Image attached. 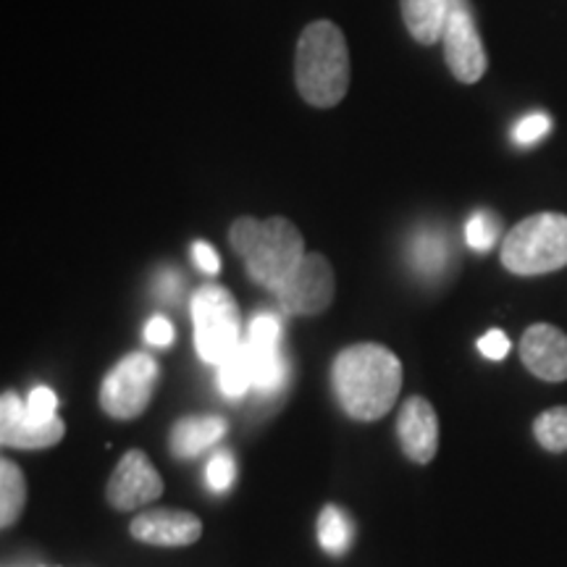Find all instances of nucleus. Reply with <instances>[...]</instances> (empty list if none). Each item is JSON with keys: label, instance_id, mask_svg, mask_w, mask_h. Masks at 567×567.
<instances>
[{"label": "nucleus", "instance_id": "obj_1", "mask_svg": "<svg viewBox=\"0 0 567 567\" xmlns=\"http://www.w3.org/2000/svg\"><path fill=\"white\" fill-rule=\"evenodd\" d=\"M331 386L347 415L354 421H379L400 396L402 363L384 344H352L337 354Z\"/></svg>", "mask_w": 567, "mask_h": 567}, {"label": "nucleus", "instance_id": "obj_2", "mask_svg": "<svg viewBox=\"0 0 567 567\" xmlns=\"http://www.w3.org/2000/svg\"><path fill=\"white\" fill-rule=\"evenodd\" d=\"M229 243L245 260L252 281L264 284L274 295L308 255L300 229L281 216L266 218V221H258L252 216L237 218L229 229Z\"/></svg>", "mask_w": 567, "mask_h": 567}, {"label": "nucleus", "instance_id": "obj_3", "mask_svg": "<svg viewBox=\"0 0 567 567\" xmlns=\"http://www.w3.org/2000/svg\"><path fill=\"white\" fill-rule=\"evenodd\" d=\"M295 80L302 101L316 109H334L350 90V51L334 21L308 24L297 42Z\"/></svg>", "mask_w": 567, "mask_h": 567}, {"label": "nucleus", "instance_id": "obj_4", "mask_svg": "<svg viewBox=\"0 0 567 567\" xmlns=\"http://www.w3.org/2000/svg\"><path fill=\"white\" fill-rule=\"evenodd\" d=\"M502 266L515 276H542L567 266V216L536 213L502 243Z\"/></svg>", "mask_w": 567, "mask_h": 567}, {"label": "nucleus", "instance_id": "obj_5", "mask_svg": "<svg viewBox=\"0 0 567 567\" xmlns=\"http://www.w3.org/2000/svg\"><path fill=\"white\" fill-rule=\"evenodd\" d=\"M197 354L210 365H221L243 347V321L234 295L218 284H205L193 297Z\"/></svg>", "mask_w": 567, "mask_h": 567}, {"label": "nucleus", "instance_id": "obj_6", "mask_svg": "<svg viewBox=\"0 0 567 567\" xmlns=\"http://www.w3.org/2000/svg\"><path fill=\"white\" fill-rule=\"evenodd\" d=\"M161 368L151 354L132 352L118 360L103 379L101 408L105 415L116 421H132L145 413L151 405L155 386H158Z\"/></svg>", "mask_w": 567, "mask_h": 567}, {"label": "nucleus", "instance_id": "obj_7", "mask_svg": "<svg viewBox=\"0 0 567 567\" xmlns=\"http://www.w3.org/2000/svg\"><path fill=\"white\" fill-rule=\"evenodd\" d=\"M334 268L318 252H308L297 271L276 292L281 308L292 316H318L334 302Z\"/></svg>", "mask_w": 567, "mask_h": 567}, {"label": "nucleus", "instance_id": "obj_8", "mask_svg": "<svg viewBox=\"0 0 567 567\" xmlns=\"http://www.w3.org/2000/svg\"><path fill=\"white\" fill-rule=\"evenodd\" d=\"M446 66L457 82L476 84L486 74V51L481 34L473 24L467 0H450V17L444 27Z\"/></svg>", "mask_w": 567, "mask_h": 567}, {"label": "nucleus", "instance_id": "obj_9", "mask_svg": "<svg viewBox=\"0 0 567 567\" xmlns=\"http://www.w3.org/2000/svg\"><path fill=\"white\" fill-rule=\"evenodd\" d=\"M66 434V423L59 415L40 417L30 413L17 392H6L0 400V442L13 450H48Z\"/></svg>", "mask_w": 567, "mask_h": 567}, {"label": "nucleus", "instance_id": "obj_10", "mask_svg": "<svg viewBox=\"0 0 567 567\" xmlns=\"http://www.w3.org/2000/svg\"><path fill=\"white\" fill-rule=\"evenodd\" d=\"M163 494V478L142 450H130L118 460L109 481V502L118 513L151 505Z\"/></svg>", "mask_w": 567, "mask_h": 567}, {"label": "nucleus", "instance_id": "obj_11", "mask_svg": "<svg viewBox=\"0 0 567 567\" xmlns=\"http://www.w3.org/2000/svg\"><path fill=\"white\" fill-rule=\"evenodd\" d=\"M279 339H281V323L276 321L274 316L264 313L252 318L245 347H247V354H250V365H252V386L266 394L281 389L284 379H287V365H284L281 360Z\"/></svg>", "mask_w": 567, "mask_h": 567}, {"label": "nucleus", "instance_id": "obj_12", "mask_svg": "<svg viewBox=\"0 0 567 567\" xmlns=\"http://www.w3.org/2000/svg\"><path fill=\"white\" fill-rule=\"evenodd\" d=\"M520 360L536 379L567 381V334L551 323H534L520 337Z\"/></svg>", "mask_w": 567, "mask_h": 567}, {"label": "nucleus", "instance_id": "obj_13", "mask_svg": "<svg viewBox=\"0 0 567 567\" xmlns=\"http://www.w3.org/2000/svg\"><path fill=\"white\" fill-rule=\"evenodd\" d=\"M130 534L153 547H189L203 536V520L184 509H147L134 517Z\"/></svg>", "mask_w": 567, "mask_h": 567}, {"label": "nucleus", "instance_id": "obj_14", "mask_svg": "<svg viewBox=\"0 0 567 567\" xmlns=\"http://www.w3.org/2000/svg\"><path fill=\"white\" fill-rule=\"evenodd\" d=\"M402 452L417 465H429L439 452V417L425 396H410L396 417Z\"/></svg>", "mask_w": 567, "mask_h": 567}, {"label": "nucleus", "instance_id": "obj_15", "mask_svg": "<svg viewBox=\"0 0 567 567\" xmlns=\"http://www.w3.org/2000/svg\"><path fill=\"white\" fill-rule=\"evenodd\" d=\"M226 434V421L218 415L184 417L172 429V455L189 460L208 450Z\"/></svg>", "mask_w": 567, "mask_h": 567}, {"label": "nucleus", "instance_id": "obj_16", "mask_svg": "<svg viewBox=\"0 0 567 567\" xmlns=\"http://www.w3.org/2000/svg\"><path fill=\"white\" fill-rule=\"evenodd\" d=\"M400 9L408 32L421 45H434L444 38L450 0H400Z\"/></svg>", "mask_w": 567, "mask_h": 567}, {"label": "nucleus", "instance_id": "obj_17", "mask_svg": "<svg viewBox=\"0 0 567 567\" xmlns=\"http://www.w3.org/2000/svg\"><path fill=\"white\" fill-rule=\"evenodd\" d=\"M410 264H413L415 274L423 279H439L450 271L452 264V247L446 234L436 229L417 231L410 243Z\"/></svg>", "mask_w": 567, "mask_h": 567}, {"label": "nucleus", "instance_id": "obj_18", "mask_svg": "<svg viewBox=\"0 0 567 567\" xmlns=\"http://www.w3.org/2000/svg\"><path fill=\"white\" fill-rule=\"evenodd\" d=\"M27 505V478L11 460H0V526L11 528Z\"/></svg>", "mask_w": 567, "mask_h": 567}, {"label": "nucleus", "instance_id": "obj_19", "mask_svg": "<svg viewBox=\"0 0 567 567\" xmlns=\"http://www.w3.org/2000/svg\"><path fill=\"white\" fill-rule=\"evenodd\" d=\"M218 386H221V392L226 396H231V400L243 396L247 389L252 386V365L245 342L237 352H231L229 358L218 365Z\"/></svg>", "mask_w": 567, "mask_h": 567}, {"label": "nucleus", "instance_id": "obj_20", "mask_svg": "<svg viewBox=\"0 0 567 567\" xmlns=\"http://www.w3.org/2000/svg\"><path fill=\"white\" fill-rule=\"evenodd\" d=\"M350 520L337 505H326L318 517V538H321V547L329 555H342L350 547Z\"/></svg>", "mask_w": 567, "mask_h": 567}, {"label": "nucleus", "instance_id": "obj_21", "mask_svg": "<svg viewBox=\"0 0 567 567\" xmlns=\"http://www.w3.org/2000/svg\"><path fill=\"white\" fill-rule=\"evenodd\" d=\"M534 436L547 452H567V405L544 410L534 421Z\"/></svg>", "mask_w": 567, "mask_h": 567}, {"label": "nucleus", "instance_id": "obj_22", "mask_svg": "<svg viewBox=\"0 0 567 567\" xmlns=\"http://www.w3.org/2000/svg\"><path fill=\"white\" fill-rule=\"evenodd\" d=\"M465 239L473 250H478V252L492 250L496 239H499V218L488 210L473 213L471 221H467V226H465Z\"/></svg>", "mask_w": 567, "mask_h": 567}, {"label": "nucleus", "instance_id": "obj_23", "mask_svg": "<svg viewBox=\"0 0 567 567\" xmlns=\"http://www.w3.org/2000/svg\"><path fill=\"white\" fill-rule=\"evenodd\" d=\"M234 476H237V465L229 452H218V455L210 457L208 467H205V478H208V486L213 492H226L231 486Z\"/></svg>", "mask_w": 567, "mask_h": 567}, {"label": "nucleus", "instance_id": "obj_24", "mask_svg": "<svg viewBox=\"0 0 567 567\" xmlns=\"http://www.w3.org/2000/svg\"><path fill=\"white\" fill-rule=\"evenodd\" d=\"M547 132L549 118L544 116V113H530V116H526L515 126V140L520 142V145H530V142H538Z\"/></svg>", "mask_w": 567, "mask_h": 567}, {"label": "nucleus", "instance_id": "obj_25", "mask_svg": "<svg viewBox=\"0 0 567 567\" xmlns=\"http://www.w3.org/2000/svg\"><path fill=\"white\" fill-rule=\"evenodd\" d=\"M27 408H30V413L40 417H53L55 408H59V396H55L53 389L38 386L32 389L30 396H27Z\"/></svg>", "mask_w": 567, "mask_h": 567}, {"label": "nucleus", "instance_id": "obj_26", "mask_svg": "<svg viewBox=\"0 0 567 567\" xmlns=\"http://www.w3.org/2000/svg\"><path fill=\"white\" fill-rule=\"evenodd\" d=\"M478 350L488 360H505L509 352V339L505 337V331L494 329L478 339Z\"/></svg>", "mask_w": 567, "mask_h": 567}, {"label": "nucleus", "instance_id": "obj_27", "mask_svg": "<svg viewBox=\"0 0 567 567\" xmlns=\"http://www.w3.org/2000/svg\"><path fill=\"white\" fill-rule=\"evenodd\" d=\"M145 339L151 342L153 347H168L174 342V326L168 318L163 316H153L151 321L145 326Z\"/></svg>", "mask_w": 567, "mask_h": 567}, {"label": "nucleus", "instance_id": "obj_28", "mask_svg": "<svg viewBox=\"0 0 567 567\" xmlns=\"http://www.w3.org/2000/svg\"><path fill=\"white\" fill-rule=\"evenodd\" d=\"M193 258H195V264L200 266V271H205V274H218V268H221V258H218V252L213 250L208 243H195Z\"/></svg>", "mask_w": 567, "mask_h": 567}, {"label": "nucleus", "instance_id": "obj_29", "mask_svg": "<svg viewBox=\"0 0 567 567\" xmlns=\"http://www.w3.org/2000/svg\"><path fill=\"white\" fill-rule=\"evenodd\" d=\"M155 289H158V295L166 302H176L182 295V279L174 271H163L158 276V281H155Z\"/></svg>", "mask_w": 567, "mask_h": 567}]
</instances>
